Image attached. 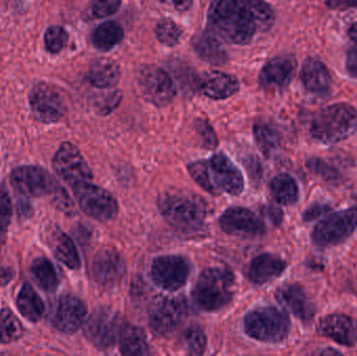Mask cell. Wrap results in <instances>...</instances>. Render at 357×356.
<instances>
[{
	"label": "cell",
	"mask_w": 357,
	"mask_h": 356,
	"mask_svg": "<svg viewBox=\"0 0 357 356\" xmlns=\"http://www.w3.org/2000/svg\"><path fill=\"white\" fill-rule=\"evenodd\" d=\"M274 22V10L264 0H213L208 8V31L235 45L249 44Z\"/></svg>",
	"instance_id": "obj_1"
},
{
	"label": "cell",
	"mask_w": 357,
	"mask_h": 356,
	"mask_svg": "<svg viewBox=\"0 0 357 356\" xmlns=\"http://www.w3.org/2000/svg\"><path fill=\"white\" fill-rule=\"evenodd\" d=\"M188 171L195 183L213 196H239L245 188L243 173L222 153L190 163Z\"/></svg>",
	"instance_id": "obj_2"
},
{
	"label": "cell",
	"mask_w": 357,
	"mask_h": 356,
	"mask_svg": "<svg viewBox=\"0 0 357 356\" xmlns=\"http://www.w3.org/2000/svg\"><path fill=\"white\" fill-rule=\"evenodd\" d=\"M234 296V276L226 268H208L202 272L191 292L199 311L213 313L231 302Z\"/></svg>",
	"instance_id": "obj_3"
},
{
	"label": "cell",
	"mask_w": 357,
	"mask_h": 356,
	"mask_svg": "<svg viewBox=\"0 0 357 356\" xmlns=\"http://www.w3.org/2000/svg\"><path fill=\"white\" fill-rule=\"evenodd\" d=\"M357 130V110L348 104L323 109L312 119L310 134L324 144H335L354 135Z\"/></svg>",
	"instance_id": "obj_4"
},
{
	"label": "cell",
	"mask_w": 357,
	"mask_h": 356,
	"mask_svg": "<svg viewBox=\"0 0 357 356\" xmlns=\"http://www.w3.org/2000/svg\"><path fill=\"white\" fill-rule=\"evenodd\" d=\"M159 208L165 219L180 231H197L205 223V204L188 192H165L159 198Z\"/></svg>",
	"instance_id": "obj_5"
},
{
	"label": "cell",
	"mask_w": 357,
	"mask_h": 356,
	"mask_svg": "<svg viewBox=\"0 0 357 356\" xmlns=\"http://www.w3.org/2000/svg\"><path fill=\"white\" fill-rule=\"evenodd\" d=\"M287 314L273 307H258L245 318V332L250 338L268 344H278L289 336Z\"/></svg>",
	"instance_id": "obj_6"
},
{
	"label": "cell",
	"mask_w": 357,
	"mask_h": 356,
	"mask_svg": "<svg viewBox=\"0 0 357 356\" xmlns=\"http://www.w3.org/2000/svg\"><path fill=\"white\" fill-rule=\"evenodd\" d=\"M126 323L119 314L110 309H98L84 324V336L100 350L114 346L121 338Z\"/></svg>",
	"instance_id": "obj_7"
},
{
	"label": "cell",
	"mask_w": 357,
	"mask_h": 356,
	"mask_svg": "<svg viewBox=\"0 0 357 356\" xmlns=\"http://www.w3.org/2000/svg\"><path fill=\"white\" fill-rule=\"evenodd\" d=\"M188 314L186 300L180 297L159 296L149 309V322L157 336H167L186 319Z\"/></svg>",
	"instance_id": "obj_8"
},
{
	"label": "cell",
	"mask_w": 357,
	"mask_h": 356,
	"mask_svg": "<svg viewBox=\"0 0 357 356\" xmlns=\"http://www.w3.org/2000/svg\"><path fill=\"white\" fill-rule=\"evenodd\" d=\"M137 79L140 91L146 102L158 108L169 106L177 94V89L171 75L155 65L140 67Z\"/></svg>",
	"instance_id": "obj_9"
},
{
	"label": "cell",
	"mask_w": 357,
	"mask_h": 356,
	"mask_svg": "<svg viewBox=\"0 0 357 356\" xmlns=\"http://www.w3.org/2000/svg\"><path fill=\"white\" fill-rule=\"evenodd\" d=\"M357 228V208L346 209L328 215L314 227L312 242L327 248L345 242Z\"/></svg>",
	"instance_id": "obj_10"
},
{
	"label": "cell",
	"mask_w": 357,
	"mask_h": 356,
	"mask_svg": "<svg viewBox=\"0 0 357 356\" xmlns=\"http://www.w3.org/2000/svg\"><path fill=\"white\" fill-rule=\"evenodd\" d=\"M82 210L92 219L100 222L112 221L119 213V205L112 194L91 182L73 187Z\"/></svg>",
	"instance_id": "obj_11"
},
{
	"label": "cell",
	"mask_w": 357,
	"mask_h": 356,
	"mask_svg": "<svg viewBox=\"0 0 357 356\" xmlns=\"http://www.w3.org/2000/svg\"><path fill=\"white\" fill-rule=\"evenodd\" d=\"M191 273L188 259L180 255H163L153 261L151 276L158 288L176 292L186 284Z\"/></svg>",
	"instance_id": "obj_12"
},
{
	"label": "cell",
	"mask_w": 357,
	"mask_h": 356,
	"mask_svg": "<svg viewBox=\"0 0 357 356\" xmlns=\"http://www.w3.org/2000/svg\"><path fill=\"white\" fill-rule=\"evenodd\" d=\"M56 175L71 187L91 182L93 175L77 146L70 142L61 144L52 161Z\"/></svg>",
	"instance_id": "obj_13"
},
{
	"label": "cell",
	"mask_w": 357,
	"mask_h": 356,
	"mask_svg": "<svg viewBox=\"0 0 357 356\" xmlns=\"http://www.w3.org/2000/svg\"><path fill=\"white\" fill-rule=\"evenodd\" d=\"M10 183L17 192L31 198L50 196L60 185L47 171L33 165L15 169L10 175Z\"/></svg>",
	"instance_id": "obj_14"
},
{
	"label": "cell",
	"mask_w": 357,
	"mask_h": 356,
	"mask_svg": "<svg viewBox=\"0 0 357 356\" xmlns=\"http://www.w3.org/2000/svg\"><path fill=\"white\" fill-rule=\"evenodd\" d=\"M29 105L33 116L43 123H54L66 112L62 95L52 86L39 83L29 92Z\"/></svg>",
	"instance_id": "obj_15"
},
{
	"label": "cell",
	"mask_w": 357,
	"mask_h": 356,
	"mask_svg": "<svg viewBox=\"0 0 357 356\" xmlns=\"http://www.w3.org/2000/svg\"><path fill=\"white\" fill-rule=\"evenodd\" d=\"M91 274L94 281L105 290L119 286L126 275V263L119 252L105 248L96 253L92 261Z\"/></svg>",
	"instance_id": "obj_16"
},
{
	"label": "cell",
	"mask_w": 357,
	"mask_h": 356,
	"mask_svg": "<svg viewBox=\"0 0 357 356\" xmlns=\"http://www.w3.org/2000/svg\"><path fill=\"white\" fill-rule=\"evenodd\" d=\"M87 309L83 301L73 295H62L52 309V325L63 334H75L85 321Z\"/></svg>",
	"instance_id": "obj_17"
},
{
	"label": "cell",
	"mask_w": 357,
	"mask_h": 356,
	"mask_svg": "<svg viewBox=\"0 0 357 356\" xmlns=\"http://www.w3.org/2000/svg\"><path fill=\"white\" fill-rule=\"evenodd\" d=\"M220 225L229 235L241 238H258L266 232L264 222L255 213L241 207L227 209L220 217Z\"/></svg>",
	"instance_id": "obj_18"
},
{
	"label": "cell",
	"mask_w": 357,
	"mask_h": 356,
	"mask_svg": "<svg viewBox=\"0 0 357 356\" xmlns=\"http://www.w3.org/2000/svg\"><path fill=\"white\" fill-rule=\"evenodd\" d=\"M297 61L294 56L284 54L268 61L259 75L261 87L268 89H283L295 77Z\"/></svg>",
	"instance_id": "obj_19"
},
{
	"label": "cell",
	"mask_w": 357,
	"mask_h": 356,
	"mask_svg": "<svg viewBox=\"0 0 357 356\" xmlns=\"http://www.w3.org/2000/svg\"><path fill=\"white\" fill-rule=\"evenodd\" d=\"M321 336L333 339L344 346H354L357 344V322L346 315L333 314L320 320L318 324Z\"/></svg>",
	"instance_id": "obj_20"
},
{
	"label": "cell",
	"mask_w": 357,
	"mask_h": 356,
	"mask_svg": "<svg viewBox=\"0 0 357 356\" xmlns=\"http://www.w3.org/2000/svg\"><path fill=\"white\" fill-rule=\"evenodd\" d=\"M276 298L283 307L296 318L310 322L314 318V307L303 288L298 284H285L277 290Z\"/></svg>",
	"instance_id": "obj_21"
},
{
	"label": "cell",
	"mask_w": 357,
	"mask_h": 356,
	"mask_svg": "<svg viewBox=\"0 0 357 356\" xmlns=\"http://www.w3.org/2000/svg\"><path fill=\"white\" fill-rule=\"evenodd\" d=\"M201 91L212 100H226L239 90V82L234 75L212 70L199 79Z\"/></svg>",
	"instance_id": "obj_22"
},
{
	"label": "cell",
	"mask_w": 357,
	"mask_h": 356,
	"mask_svg": "<svg viewBox=\"0 0 357 356\" xmlns=\"http://www.w3.org/2000/svg\"><path fill=\"white\" fill-rule=\"evenodd\" d=\"M287 269V263L273 254H261L252 261L249 267L250 281L256 286L268 284L281 276Z\"/></svg>",
	"instance_id": "obj_23"
},
{
	"label": "cell",
	"mask_w": 357,
	"mask_h": 356,
	"mask_svg": "<svg viewBox=\"0 0 357 356\" xmlns=\"http://www.w3.org/2000/svg\"><path fill=\"white\" fill-rule=\"evenodd\" d=\"M300 79L310 93L325 95L331 88V75L320 61L308 59L302 66Z\"/></svg>",
	"instance_id": "obj_24"
},
{
	"label": "cell",
	"mask_w": 357,
	"mask_h": 356,
	"mask_svg": "<svg viewBox=\"0 0 357 356\" xmlns=\"http://www.w3.org/2000/svg\"><path fill=\"white\" fill-rule=\"evenodd\" d=\"M195 54L212 65H222L228 61V54L222 47L220 40L209 31L197 33L192 39Z\"/></svg>",
	"instance_id": "obj_25"
},
{
	"label": "cell",
	"mask_w": 357,
	"mask_h": 356,
	"mask_svg": "<svg viewBox=\"0 0 357 356\" xmlns=\"http://www.w3.org/2000/svg\"><path fill=\"white\" fill-rule=\"evenodd\" d=\"M50 249L54 256L66 265L68 269L77 270L81 267L79 253L73 244V240L62 230L54 229L50 231L48 236Z\"/></svg>",
	"instance_id": "obj_26"
},
{
	"label": "cell",
	"mask_w": 357,
	"mask_h": 356,
	"mask_svg": "<svg viewBox=\"0 0 357 356\" xmlns=\"http://www.w3.org/2000/svg\"><path fill=\"white\" fill-rule=\"evenodd\" d=\"M121 79V69L112 59H96L90 66L88 79L93 87L109 89L114 87Z\"/></svg>",
	"instance_id": "obj_27"
},
{
	"label": "cell",
	"mask_w": 357,
	"mask_h": 356,
	"mask_svg": "<svg viewBox=\"0 0 357 356\" xmlns=\"http://www.w3.org/2000/svg\"><path fill=\"white\" fill-rule=\"evenodd\" d=\"M16 304L21 316L31 323L40 321L45 311L43 301L29 284H24L21 286L17 296Z\"/></svg>",
	"instance_id": "obj_28"
},
{
	"label": "cell",
	"mask_w": 357,
	"mask_h": 356,
	"mask_svg": "<svg viewBox=\"0 0 357 356\" xmlns=\"http://www.w3.org/2000/svg\"><path fill=\"white\" fill-rule=\"evenodd\" d=\"M119 351L123 355H146L149 350L146 336L142 328L126 324L119 338Z\"/></svg>",
	"instance_id": "obj_29"
},
{
	"label": "cell",
	"mask_w": 357,
	"mask_h": 356,
	"mask_svg": "<svg viewBox=\"0 0 357 356\" xmlns=\"http://www.w3.org/2000/svg\"><path fill=\"white\" fill-rule=\"evenodd\" d=\"M123 27L114 21H107L98 25L91 35V41L98 49L109 52L123 41Z\"/></svg>",
	"instance_id": "obj_30"
},
{
	"label": "cell",
	"mask_w": 357,
	"mask_h": 356,
	"mask_svg": "<svg viewBox=\"0 0 357 356\" xmlns=\"http://www.w3.org/2000/svg\"><path fill=\"white\" fill-rule=\"evenodd\" d=\"M31 275L40 288L52 293L59 286V277L56 268L46 257H38L31 263Z\"/></svg>",
	"instance_id": "obj_31"
},
{
	"label": "cell",
	"mask_w": 357,
	"mask_h": 356,
	"mask_svg": "<svg viewBox=\"0 0 357 356\" xmlns=\"http://www.w3.org/2000/svg\"><path fill=\"white\" fill-rule=\"evenodd\" d=\"M271 192L279 204L294 205L299 199L297 183L287 173H280L272 180Z\"/></svg>",
	"instance_id": "obj_32"
},
{
	"label": "cell",
	"mask_w": 357,
	"mask_h": 356,
	"mask_svg": "<svg viewBox=\"0 0 357 356\" xmlns=\"http://www.w3.org/2000/svg\"><path fill=\"white\" fill-rule=\"evenodd\" d=\"M254 137L260 150L270 156L280 146V135L272 125L266 123H256L254 125Z\"/></svg>",
	"instance_id": "obj_33"
},
{
	"label": "cell",
	"mask_w": 357,
	"mask_h": 356,
	"mask_svg": "<svg viewBox=\"0 0 357 356\" xmlns=\"http://www.w3.org/2000/svg\"><path fill=\"white\" fill-rule=\"evenodd\" d=\"M23 327L20 321L10 309L0 311V344L18 341L22 336Z\"/></svg>",
	"instance_id": "obj_34"
},
{
	"label": "cell",
	"mask_w": 357,
	"mask_h": 356,
	"mask_svg": "<svg viewBox=\"0 0 357 356\" xmlns=\"http://www.w3.org/2000/svg\"><path fill=\"white\" fill-rule=\"evenodd\" d=\"M182 29L175 21L169 18H165L159 21L156 27L157 39L161 44L167 47H174L178 45L182 37Z\"/></svg>",
	"instance_id": "obj_35"
},
{
	"label": "cell",
	"mask_w": 357,
	"mask_h": 356,
	"mask_svg": "<svg viewBox=\"0 0 357 356\" xmlns=\"http://www.w3.org/2000/svg\"><path fill=\"white\" fill-rule=\"evenodd\" d=\"M13 215V203L6 186H0V244L4 242Z\"/></svg>",
	"instance_id": "obj_36"
},
{
	"label": "cell",
	"mask_w": 357,
	"mask_h": 356,
	"mask_svg": "<svg viewBox=\"0 0 357 356\" xmlns=\"http://www.w3.org/2000/svg\"><path fill=\"white\" fill-rule=\"evenodd\" d=\"M187 353L191 355H201L205 353L207 339L201 328L192 326L187 330L184 336Z\"/></svg>",
	"instance_id": "obj_37"
},
{
	"label": "cell",
	"mask_w": 357,
	"mask_h": 356,
	"mask_svg": "<svg viewBox=\"0 0 357 356\" xmlns=\"http://www.w3.org/2000/svg\"><path fill=\"white\" fill-rule=\"evenodd\" d=\"M68 33L61 26H50L44 35L46 49L52 54H58L68 42Z\"/></svg>",
	"instance_id": "obj_38"
},
{
	"label": "cell",
	"mask_w": 357,
	"mask_h": 356,
	"mask_svg": "<svg viewBox=\"0 0 357 356\" xmlns=\"http://www.w3.org/2000/svg\"><path fill=\"white\" fill-rule=\"evenodd\" d=\"M307 167L321 178L328 182H337L341 180V175L335 167L325 162L322 159L312 158L307 161Z\"/></svg>",
	"instance_id": "obj_39"
},
{
	"label": "cell",
	"mask_w": 357,
	"mask_h": 356,
	"mask_svg": "<svg viewBox=\"0 0 357 356\" xmlns=\"http://www.w3.org/2000/svg\"><path fill=\"white\" fill-rule=\"evenodd\" d=\"M52 204L66 215H71L75 211V203L69 196L68 192L65 190L62 185H59L56 188L52 196H50Z\"/></svg>",
	"instance_id": "obj_40"
},
{
	"label": "cell",
	"mask_w": 357,
	"mask_h": 356,
	"mask_svg": "<svg viewBox=\"0 0 357 356\" xmlns=\"http://www.w3.org/2000/svg\"><path fill=\"white\" fill-rule=\"evenodd\" d=\"M195 129H197V134L201 138L202 144L206 148H215L218 146V140L216 137L215 132L212 129L211 125L204 121V119H197L195 121Z\"/></svg>",
	"instance_id": "obj_41"
},
{
	"label": "cell",
	"mask_w": 357,
	"mask_h": 356,
	"mask_svg": "<svg viewBox=\"0 0 357 356\" xmlns=\"http://www.w3.org/2000/svg\"><path fill=\"white\" fill-rule=\"evenodd\" d=\"M121 6V0H93L92 13L98 18H105L115 14Z\"/></svg>",
	"instance_id": "obj_42"
},
{
	"label": "cell",
	"mask_w": 357,
	"mask_h": 356,
	"mask_svg": "<svg viewBox=\"0 0 357 356\" xmlns=\"http://www.w3.org/2000/svg\"><path fill=\"white\" fill-rule=\"evenodd\" d=\"M331 210V207L327 206V205L323 204H314L312 205L310 208L306 209L303 213V219L306 222L314 221L317 217H320V215H325V213L328 212Z\"/></svg>",
	"instance_id": "obj_43"
},
{
	"label": "cell",
	"mask_w": 357,
	"mask_h": 356,
	"mask_svg": "<svg viewBox=\"0 0 357 356\" xmlns=\"http://www.w3.org/2000/svg\"><path fill=\"white\" fill-rule=\"evenodd\" d=\"M346 68L351 77H357V48H352L348 52Z\"/></svg>",
	"instance_id": "obj_44"
},
{
	"label": "cell",
	"mask_w": 357,
	"mask_h": 356,
	"mask_svg": "<svg viewBox=\"0 0 357 356\" xmlns=\"http://www.w3.org/2000/svg\"><path fill=\"white\" fill-rule=\"evenodd\" d=\"M264 215L268 217V219H270L272 223L276 224V225H279L281 221H282V211H281L278 207L273 206V205L266 207V209H264Z\"/></svg>",
	"instance_id": "obj_45"
},
{
	"label": "cell",
	"mask_w": 357,
	"mask_h": 356,
	"mask_svg": "<svg viewBox=\"0 0 357 356\" xmlns=\"http://www.w3.org/2000/svg\"><path fill=\"white\" fill-rule=\"evenodd\" d=\"M163 3H169L177 10H186L192 4V0H160Z\"/></svg>",
	"instance_id": "obj_46"
},
{
	"label": "cell",
	"mask_w": 357,
	"mask_h": 356,
	"mask_svg": "<svg viewBox=\"0 0 357 356\" xmlns=\"http://www.w3.org/2000/svg\"><path fill=\"white\" fill-rule=\"evenodd\" d=\"M327 4L331 8H351V6H357V0H327Z\"/></svg>",
	"instance_id": "obj_47"
},
{
	"label": "cell",
	"mask_w": 357,
	"mask_h": 356,
	"mask_svg": "<svg viewBox=\"0 0 357 356\" xmlns=\"http://www.w3.org/2000/svg\"><path fill=\"white\" fill-rule=\"evenodd\" d=\"M14 278V272L10 268L0 267V284L6 286Z\"/></svg>",
	"instance_id": "obj_48"
},
{
	"label": "cell",
	"mask_w": 357,
	"mask_h": 356,
	"mask_svg": "<svg viewBox=\"0 0 357 356\" xmlns=\"http://www.w3.org/2000/svg\"><path fill=\"white\" fill-rule=\"evenodd\" d=\"M349 37L352 41L356 42L357 44V22L354 23L349 29Z\"/></svg>",
	"instance_id": "obj_49"
},
{
	"label": "cell",
	"mask_w": 357,
	"mask_h": 356,
	"mask_svg": "<svg viewBox=\"0 0 357 356\" xmlns=\"http://www.w3.org/2000/svg\"><path fill=\"white\" fill-rule=\"evenodd\" d=\"M328 353H331V355H340V353H337V351L331 350V351H323V353H321V355H328Z\"/></svg>",
	"instance_id": "obj_50"
}]
</instances>
